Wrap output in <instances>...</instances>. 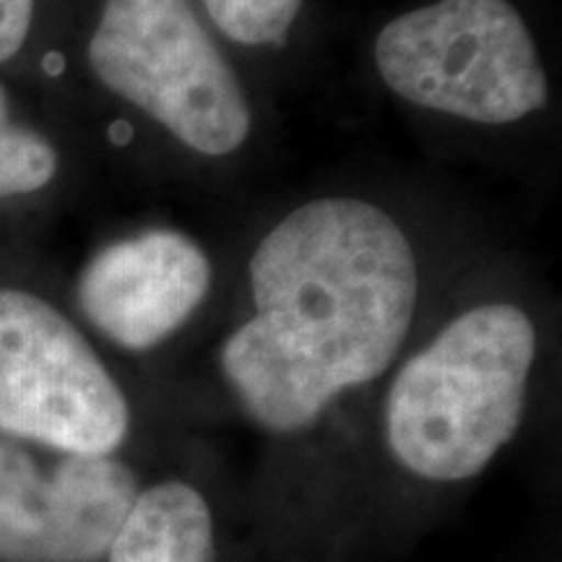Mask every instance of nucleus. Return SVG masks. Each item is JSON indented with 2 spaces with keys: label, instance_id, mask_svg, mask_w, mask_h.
I'll return each instance as SVG.
<instances>
[{
  "label": "nucleus",
  "instance_id": "1a4fd4ad",
  "mask_svg": "<svg viewBox=\"0 0 562 562\" xmlns=\"http://www.w3.org/2000/svg\"><path fill=\"white\" fill-rule=\"evenodd\" d=\"M58 170V149L50 138L13 117L9 91L0 81V201L45 191Z\"/></svg>",
  "mask_w": 562,
  "mask_h": 562
},
{
  "label": "nucleus",
  "instance_id": "39448f33",
  "mask_svg": "<svg viewBox=\"0 0 562 562\" xmlns=\"http://www.w3.org/2000/svg\"><path fill=\"white\" fill-rule=\"evenodd\" d=\"M128 425L121 385L87 336L40 294L0 284V435L110 456Z\"/></svg>",
  "mask_w": 562,
  "mask_h": 562
},
{
  "label": "nucleus",
  "instance_id": "423d86ee",
  "mask_svg": "<svg viewBox=\"0 0 562 562\" xmlns=\"http://www.w3.org/2000/svg\"><path fill=\"white\" fill-rule=\"evenodd\" d=\"M136 497V476L112 456L63 453L42 469L30 451L0 440V558L97 562Z\"/></svg>",
  "mask_w": 562,
  "mask_h": 562
},
{
  "label": "nucleus",
  "instance_id": "6e6552de",
  "mask_svg": "<svg viewBox=\"0 0 562 562\" xmlns=\"http://www.w3.org/2000/svg\"><path fill=\"white\" fill-rule=\"evenodd\" d=\"M108 552L110 562H216L209 505L182 482L138 492Z\"/></svg>",
  "mask_w": 562,
  "mask_h": 562
},
{
  "label": "nucleus",
  "instance_id": "9b49d317",
  "mask_svg": "<svg viewBox=\"0 0 562 562\" xmlns=\"http://www.w3.org/2000/svg\"><path fill=\"white\" fill-rule=\"evenodd\" d=\"M37 0H0V63H9L30 40Z\"/></svg>",
  "mask_w": 562,
  "mask_h": 562
},
{
  "label": "nucleus",
  "instance_id": "0eeeda50",
  "mask_svg": "<svg viewBox=\"0 0 562 562\" xmlns=\"http://www.w3.org/2000/svg\"><path fill=\"white\" fill-rule=\"evenodd\" d=\"M209 286L211 263L199 243L175 229H146L89 258L76 281V302L102 336L144 351L178 331Z\"/></svg>",
  "mask_w": 562,
  "mask_h": 562
},
{
  "label": "nucleus",
  "instance_id": "9d476101",
  "mask_svg": "<svg viewBox=\"0 0 562 562\" xmlns=\"http://www.w3.org/2000/svg\"><path fill=\"white\" fill-rule=\"evenodd\" d=\"M211 21L240 45H284L302 0H203Z\"/></svg>",
  "mask_w": 562,
  "mask_h": 562
},
{
  "label": "nucleus",
  "instance_id": "f257e3e1",
  "mask_svg": "<svg viewBox=\"0 0 562 562\" xmlns=\"http://www.w3.org/2000/svg\"><path fill=\"white\" fill-rule=\"evenodd\" d=\"M417 290L409 237L383 209L305 203L252 250L256 315L224 341V375L266 430H305L339 393L383 375L409 334Z\"/></svg>",
  "mask_w": 562,
  "mask_h": 562
},
{
  "label": "nucleus",
  "instance_id": "f03ea898",
  "mask_svg": "<svg viewBox=\"0 0 562 562\" xmlns=\"http://www.w3.org/2000/svg\"><path fill=\"white\" fill-rule=\"evenodd\" d=\"M533 355L537 331L516 305H480L448 323L385 398L398 463L432 482L480 474L521 425Z\"/></svg>",
  "mask_w": 562,
  "mask_h": 562
},
{
  "label": "nucleus",
  "instance_id": "7ed1b4c3",
  "mask_svg": "<svg viewBox=\"0 0 562 562\" xmlns=\"http://www.w3.org/2000/svg\"><path fill=\"white\" fill-rule=\"evenodd\" d=\"M87 58L104 89L188 149L227 157L248 138V97L191 0H104Z\"/></svg>",
  "mask_w": 562,
  "mask_h": 562
},
{
  "label": "nucleus",
  "instance_id": "20e7f679",
  "mask_svg": "<svg viewBox=\"0 0 562 562\" xmlns=\"http://www.w3.org/2000/svg\"><path fill=\"white\" fill-rule=\"evenodd\" d=\"M385 87L417 108L508 125L547 108L550 81L508 0H438L402 13L375 42Z\"/></svg>",
  "mask_w": 562,
  "mask_h": 562
}]
</instances>
